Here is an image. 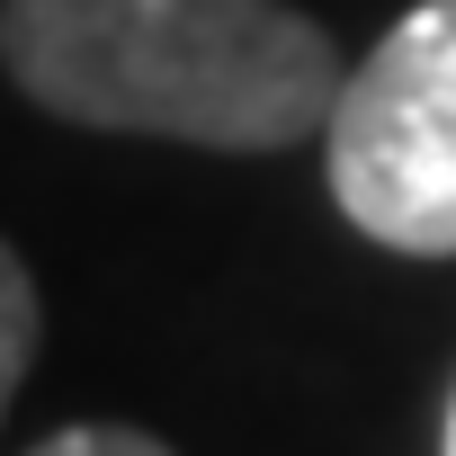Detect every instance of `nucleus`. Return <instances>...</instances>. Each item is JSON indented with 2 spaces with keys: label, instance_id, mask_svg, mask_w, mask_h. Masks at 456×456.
<instances>
[{
  "label": "nucleus",
  "instance_id": "39448f33",
  "mask_svg": "<svg viewBox=\"0 0 456 456\" xmlns=\"http://www.w3.org/2000/svg\"><path fill=\"white\" fill-rule=\"evenodd\" d=\"M438 456H456V394H447V438H438Z\"/></svg>",
  "mask_w": 456,
  "mask_h": 456
},
{
  "label": "nucleus",
  "instance_id": "7ed1b4c3",
  "mask_svg": "<svg viewBox=\"0 0 456 456\" xmlns=\"http://www.w3.org/2000/svg\"><path fill=\"white\" fill-rule=\"evenodd\" d=\"M37 340H45V305H37V278L28 260L0 242V420H10V394L28 385L37 367Z\"/></svg>",
  "mask_w": 456,
  "mask_h": 456
},
{
  "label": "nucleus",
  "instance_id": "20e7f679",
  "mask_svg": "<svg viewBox=\"0 0 456 456\" xmlns=\"http://www.w3.org/2000/svg\"><path fill=\"white\" fill-rule=\"evenodd\" d=\"M28 456H179V447L152 438V429H134V420H72V429L37 438Z\"/></svg>",
  "mask_w": 456,
  "mask_h": 456
},
{
  "label": "nucleus",
  "instance_id": "f03ea898",
  "mask_svg": "<svg viewBox=\"0 0 456 456\" xmlns=\"http://www.w3.org/2000/svg\"><path fill=\"white\" fill-rule=\"evenodd\" d=\"M322 170L376 251L456 260V0L403 10L322 117Z\"/></svg>",
  "mask_w": 456,
  "mask_h": 456
},
{
  "label": "nucleus",
  "instance_id": "f257e3e1",
  "mask_svg": "<svg viewBox=\"0 0 456 456\" xmlns=\"http://www.w3.org/2000/svg\"><path fill=\"white\" fill-rule=\"evenodd\" d=\"M0 72L90 134L287 152L340 99V45L287 0H0Z\"/></svg>",
  "mask_w": 456,
  "mask_h": 456
}]
</instances>
